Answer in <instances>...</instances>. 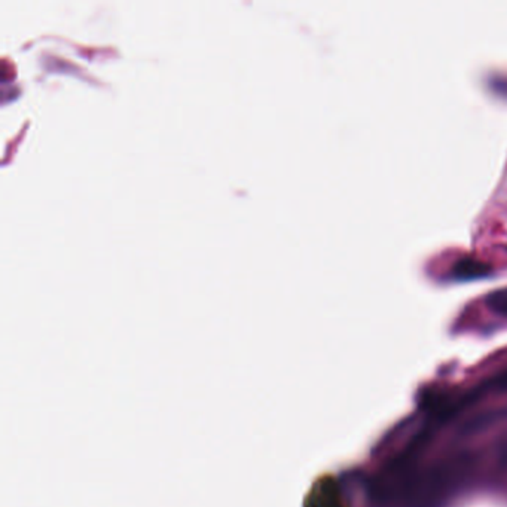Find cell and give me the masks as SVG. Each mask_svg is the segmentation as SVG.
<instances>
[{
    "instance_id": "6da1fadb",
    "label": "cell",
    "mask_w": 507,
    "mask_h": 507,
    "mask_svg": "<svg viewBox=\"0 0 507 507\" xmlns=\"http://www.w3.org/2000/svg\"><path fill=\"white\" fill-rule=\"evenodd\" d=\"M491 267L475 257H463L454 265V276L461 280H476L487 277Z\"/></svg>"
},
{
    "instance_id": "7a4b0ae2",
    "label": "cell",
    "mask_w": 507,
    "mask_h": 507,
    "mask_svg": "<svg viewBox=\"0 0 507 507\" xmlns=\"http://www.w3.org/2000/svg\"><path fill=\"white\" fill-rule=\"evenodd\" d=\"M488 304L494 311H496V313L507 316V289L489 295Z\"/></svg>"
}]
</instances>
